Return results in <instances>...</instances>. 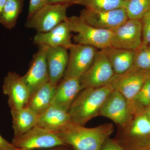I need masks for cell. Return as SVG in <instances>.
<instances>
[{"label": "cell", "instance_id": "1", "mask_svg": "<svg viewBox=\"0 0 150 150\" xmlns=\"http://www.w3.org/2000/svg\"><path fill=\"white\" fill-rule=\"evenodd\" d=\"M113 131L111 123L88 128L71 123L56 133L66 146L74 150H100Z\"/></svg>", "mask_w": 150, "mask_h": 150}, {"label": "cell", "instance_id": "2", "mask_svg": "<svg viewBox=\"0 0 150 150\" xmlns=\"http://www.w3.org/2000/svg\"><path fill=\"white\" fill-rule=\"evenodd\" d=\"M114 90L111 83L82 90L68 111L71 122L84 126L93 118L99 115L103 105Z\"/></svg>", "mask_w": 150, "mask_h": 150}, {"label": "cell", "instance_id": "3", "mask_svg": "<svg viewBox=\"0 0 150 150\" xmlns=\"http://www.w3.org/2000/svg\"><path fill=\"white\" fill-rule=\"evenodd\" d=\"M71 32L76 33L74 40L77 44L93 46L100 50L111 47L112 31L100 29L86 22L80 16L67 17Z\"/></svg>", "mask_w": 150, "mask_h": 150}, {"label": "cell", "instance_id": "4", "mask_svg": "<svg viewBox=\"0 0 150 150\" xmlns=\"http://www.w3.org/2000/svg\"><path fill=\"white\" fill-rule=\"evenodd\" d=\"M72 5L69 3L47 4L28 17L25 27L37 32H48L66 20L67 9Z\"/></svg>", "mask_w": 150, "mask_h": 150}, {"label": "cell", "instance_id": "5", "mask_svg": "<svg viewBox=\"0 0 150 150\" xmlns=\"http://www.w3.org/2000/svg\"><path fill=\"white\" fill-rule=\"evenodd\" d=\"M12 143L18 149L41 150L66 146L55 132L36 126L26 133L13 137Z\"/></svg>", "mask_w": 150, "mask_h": 150}, {"label": "cell", "instance_id": "6", "mask_svg": "<svg viewBox=\"0 0 150 150\" xmlns=\"http://www.w3.org/2000/svg\"><path fill=\"white\" fill-rule=\"evenodd\" d=\"M115 75L104 51H98L91 66L80 79L82 90L109 84Z\"/></svg>", "mask_w": 150, "mask_h": 150}, {"label": "cell", "instance_id": "7", "mask_svg": "<svg viewBox=\"0 0 150 150\" xmlns=\"http://www.w3.org/2000/svg\"><path fill=\"white\" fill-rule=\"evenodd\" d=\"M68 50H69V62L64 78L80 79L92 64L97 48L73 43Z\"/></svg>", "mask_w": 150, "mask_h": 150}, {"label": "cell", "instance_id": "8", "mask_svg": "<svg viewBox=\"0 0 150 150\" xmlns=\"http://www.w3.org/2000/svg\"><path fill=\"white\" fill-rule=\"evenodd\" d=\"M48 47L39 46L33 55L27 72L22 76L30 92V96L38 89L49 81L46 55Z\"/></svg>", "mask_w": 150, "mask_h": 150}, {"label": "cell", "instance_id": "9", "mask_svg": "<svg viewBox=\"0 0 150 150\" xmlns=\"http://www.w3.org/2000/svg\"><path fill=\"white\" fill-rule=\"evenodd\" d=\"M142 44L141 20L129 19L112 30L111 47L135 51Z\"/></svg>", "mask_w": 150, "mask_h": 150}, {"label": "cell", "instance_id": "10", "mask_svg": "<svg viewBox=\"0 0 150 150\" xmlns=\"http://www.w3.org/2000/svg\"><path fill=\"white\" fill-rule=\"evenodd\" d=\"M80 16L92 26L112 31L129 19L126 8H123L102 12L84 8L81 11Z\"/></svg>", "mask_w": 150, "mask_h": 150}, {"label": "cell", "instance_id": "11", "mask_svg": "<svg viewBox=\"0 0 150 150\" xmlns=\"http://www.w3.org/2000/svg\"><path fill=\"white\" fill-rule=\"evenodd\" d=\"M2 90L3 93L8 97L11 110L27 106L30 93L21 76L15 72H9L4 79Z\"/></svg>", "mask_w": 150, "mask_h": 150}, {"label": "cell", "instance_id": "12", "mask_svg": "<svg viewBox=\"0 0 150 150\" xmlns=\"http://www.w3.org/2000/svg\"><path fill=\"white\" fill-rule=\"evenodd\" d=\"M150 73L132 67L122 74L115 75L110 83L126 98L129 105L141 90Z\"/></svg>", "mask_w": 150, "mask_h": 150}, {"label": "cell", "instance_id": "13", "mask_svg": "<svg viewBox=\"0 0 150 150\" xmlns=\"http://www.w3.org/2000/svg\"><path fill=\"white\" fill-rule=\"evenodd\" d=\"M131 115L127 100L115 89L105 100L99 113V115L109 118L123 127L129 123Z\"/></svg>", "mask_w": 150, "mask_h": 150}, {"label": "cell", "instance_id": "14", "mask_svg": "<svg viewBox=\"0 0 150 150\" xmlns=\"http://www.w3.org/2000/svg\"><path fill=\"white\" fill-rule=\"evenodd\" d=\"M71 32L66 20L48 32H37L33 37V42L39 46L63 47L69 49L73 44Z\"/></svg>", "mask_w": 150, "mask_h": 150}, {"label": "cell", "instance_id": "15", "mask_svg": "<svg viewBox=\"0 0 150 150\" xmlns=\"http://www.w3.org/2000/svg\"><path fill=\"white\" fill-rule=\"evenodd\" d=\"M82 90L80 79L64 78L57 85L51 105L68 112Z\"/></svg>", "mask_w": 150, "mask_h": 150}, {"label": "cell", "instance_id": "16", "mask_svg": "<svg viewBox=\"0 0 150 150\" xmlns=\"http://www.w3.org/2000/svg\"><path fill=\"white\" fill-rule=\"evenodd\" d=\"M68 49L63 47H48L46 59L49 81L58 84L64 76L69 62Z\"/></svg>", "mask_w": 150, "mask_h": 150}, {"label": "cell", "instance_id": "17", "mask_svg": "<svg viewBox=\"0 0 150 150\" xmlns=\"http://www.w3.org/2000/svg\"><path fill=\"white\" fill-rule=\"evenodd\" d=\"M71 123L68 111L51 105L38 114L36 126L57 133Z\"/></svg>", "mask_w": 150, "mask_h": 150}, {"label": "cell", "instance_id": "18", "mask_svg": "<svg viewBox=\"0 0 150 150\" xmlns=\"http://www.w3.org/2000/svg\"><path fill=\"white\" fill-rule=\"evenodd\" d=\"M103 50L108 57L115 75L122 74L133 67L135 51L112 47Z\"/></svg>", "mask_w": 150, "mask_h": 150}, {"label": "cell", "instance_id": "19", "mask_svg": "<svg viewBox=\"0 0 150 150\" xmlns=\"http://www.w3.org/2000/svg\"><path fill=\"white\" fill-rule=\"evenodd\" d=\"M14 137L23 135L37 124L38 114L29 107L11 110Z\"/></svg>", "mask_w": 150, "mask_h": 150}, {"label": "cell", "instance_id": "20", "mask_svg": "<svg viewBox=\"0 0 150 150\" xmlns=\"http://www.w3.org/2000/svg\"><path fill=\"white\" fill-rule=\"evenodd\" d=\"M58 84L49 81L38 89L30 98L27 107L38 115L41 113L51 105Z\"/></svg>", "mask_w": 150, "mask_h": 150}, {"label": "cell", "instance_id": "21", "mask_svg": "<svg viewBox=\"0 0 150 150\" xmlns=\"http://www.w3.org/2000/svg\"><path fill=\"white\" fill-rule=\"evenodd\" d=\"M24 0H7L0 15V24L11 30L16 25Z\"/></svg>", "mask_w": 150, "mask_h": 150}, {"label": "cell", "instance_id": "22", "mask_svg": "<svg viewBox=\"0 0 150 150\" xmlns=\"http://www.w3.org/2000/svg\"><path fill=\"white\" fill-rule=\"evenodd\" d=\"M127 2L123 0H77L75 4L83 6L93 11L102 12L126 8Z\"/></svg>", "mask_w": 150, "mask_h": 150}, {"label": "cell", "instance_id": "23", "mask_svg": "<svg viewBox=\"0 0 150 150\" xmlns=\"http://www.w3.org/2000/svg\"><path fill=\"white\" fill-rule=\"evenodd\" d=\"M125 8L129 19L141 20L150 11V0H129Z\"/></svg>", "mask_w": 150, "mask_h": 150}, {"label": "cell", "instance_id": "24", "mask_svg": "<svg viewBox=\"0 0 150 150\" xmlns=\"http://www.w3.org/2000/svg\"><path fill=\"white\" fill-rule=\"evenodd\" d=\"M138 106L146 107V108L150 106V73L148 75L141 90L129 104L131 114Z\"/></svg>", "mask_w": 150, "mask_h": 150}, {"label": "cell", "instance_id": "25", "mask_svg": "<svg viewBox=\"0 0 150 150\" xmlns=\"http://www.w3.org/2000/svg\"><path fill=\"white\" fill-rule=\"evenodd\" d=\"M132 67L141 71L150 72V46L142 45L135 50Z\"/></svg>", "mask_w": 150, "mask_h": 150}, {"label": "cell", "instance_id": "26", "mask_svg": "<svg viewBox=\"0 0 150 150\" xmlns=\"http://www.w3.org/2000/svg\"><path fill=\"white\" fill-rule=\"evenodd\" d=\"M142 27L143 46H150V11L141 19Z\"/></svg>", "mask_w": 150, "mask_h": 150}, {"label": "cell", "instance_id": "27", "mask_svg": "<svg viewBox=\"0 0 150 150\" xmlns=\"http://www.w3.org/2000/svg\"><path fill=\"white\" fill-rule=\"evenodd\" d=\"M48 4V0H30L28 17L30 16L35 11Z\"/></svg>", "mask_w": 150, "mask_h": 150}, {"label": "cell", "instance_id": "28", "mask_svg": "<svg viewBox=\"0 0 150 150\" xmlns=\"http://www.w3.org/2000/svg\"><path fill=\"white\" fill-rule=\"evenodd\" d=\"M100 150H125L115 140L108 138L105 142Z\"/></svg>", "mask_w": 150, "mask_h": 150}, {"label": "cell", "instance_id": "29", "mask_svg": "<svg viewBox=\"0 0 150 150\" xmlns=\"http://www.w3.org/2000/svg\"><path fill=\"white\" fill-rule=\"evenodd\" d=\"M17 148L0 135V150H15Z\"/></svg>", "mask_w": 150, "mask_h": 150}, {"label": "cell", "instance_id": "30", "mask_svg": "<svg viewBox=\"0 0 150 150\" xmlns=\"http://www.w3.org/2000/svg\"><path fill=\"white\" fill-rule=\"evenodd\" d=\"M145 149H150V137L139 145L134 150Z\"/></svg>", "mask_w": 150, "mask_h": 150}, {"label": "cell", "instance_id": "31", "mask_svg": "<svg viewBox=\"0 0 150 150\" xmlns=\"http://www.w3.org/2000/svg\"><path fill=\"white\" fill-rule=\"evenodd\" d=\"M77 0H48V4H63L69 3L72 4H75Z\"/></svg>", "mask_w": 150, "mask_h": 150}, {"label": "cell", "instance_id": "32", "mask_svg": "<svg viewBox=\"0 0 150 150\" xmlns=\"http://www.w3.org/2000/svg\"><path fill=\"white\" fill-rule=\"evenodd\" d=\"M6 1L7 0H0V15Z\"/></svg>", "mask_w": 150, "mask_h": 150}, {"label": "cell", "instance_id": "33", "mask_svg": "<svg viewBox=\"0 0 150 150\" xmlns=\"http://www.w3.org/2000/svg\"><path fill=\"white\" fill-rule=\"evenodd\" d=\"M150 119V106L146 108L145 112H144Z\"/></svg>", "mask_w": 150, "mask_h": 150}, {"label": "cell", "instance_id": "34", "mask_svg": "<svg viewBox=\"0 0 150 150\" xmlns=\"http://www.w3.org/2000/svg\"><path fill=\"white\" fill-rule=\"evenodd\" d=\"M61 146L51 148V149H43L41 150H66L62 148H60Z\"/></svg>", "mask_w": 150, "mask_h": 150}, {"label": "cell", "instance_id": "35", "mask_svg": "<svg viewBox=\"0 0 150 150\" xmlns=\"http://www.w3.org/2000/svg\"><path fill=\"white\" fill-rule=\"evenodd\" d=\"M15 150H28L26 149H18V148H17Z\"/></svg>", "mask_w": 150, "mask_h": 150}, {"label": "cell", "instance_id": "36", "mask_svg": "<svg viewBox=\"0 0 150 150\" xmlns=\"http://www.w3.org/2000/svg\"><path fill=\"white\" fill-rule=\"evenodd\" d=\"M139 150H150V149H141Z\"/></svg>", "mask_w": 150, "mask_h": 150}, {"label": "cell", "instance_id": "37", "mask_svg": "<svg viewBox=\"0 0 150 150\" xmlns=\"http://www.w3.org/2000/svg\"><path fill=\"white\" fill-rule=\"evenodd\" d=\"M123 1H129V0H123Z\"/></svg>", "mask_w": 150, "mask_h": 150}]
</instances>
